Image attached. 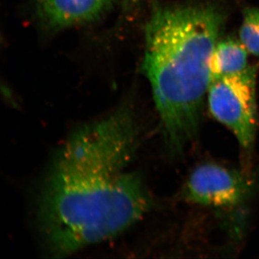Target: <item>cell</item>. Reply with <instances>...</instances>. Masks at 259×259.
Returning a JSON list of instances; mask_svg holds the SVG:
<instances>
[{"label":"cell","instance_id":"cell-1","mask_svg":"<svg viewBox=\"0 0 259 259\" xmlns=\"http://www.w3.org/2000/svg\"><path fill=\"white\" fill-rule=\"evenodd\" d=\"M133 104L70 135L44 179L37 225L47 251L72 254L113 238L153 207L144 181L130 168L140 143Z\"/></svg>","mask_w":259,"mask_h":259},{"label":"cell","instance_id":"cell-2","mask_svg":"<svg viewBox=\"0 0 259 259\" xmlns=\"http://www.w3.org/2000/svg\"><path fill=\"white\" fill-rule=\"evenodd\" d=\"M224 23L212 5L156 7L145 29L144 70L167 149L185 151L198 133L210 60Z\"/></svg>","mask_w":259,"mask_h":259},{"label":"cell","instance_id":"cell-3","mask_svg":"<svg viewBox=\"0 0 259 259\" xmlns=\"http://www.w3.org/2000/svg\"><path fill=\"white\" fill-rule=\"evenodd\" d=\"M256 66L211 80L207 100L209 111L231 131L244 151L253 148L258 125Z\"/></svg>","mask_w":259,"mask_h":259},{"label":"cell","instance_id":"cell-4","mask_svg":"<svg viewBox=\"0 0 259 259\" xmlns=\"http://www.w3.org/2000/svg\"><path fill=\"white\" fill-rule=\"evenodd\" d=\"M254 187L247 175L226 167L207 163L190 174L182 190L186 202L212 207H232L244 202Z\"/></svg>","mask_w":259,"mask_h":259},{"label":"cell","instance_id":"cell-5","mask_svg":"<svg viewBox=\"0 0 259 259\" xmlns=\"http://www.w3.org/2000/svg\"><path fill=\"white\" fill-rule=\"evenodd\" d=\"M112 0H37L35 15L40 26L49 31L91 23L104 15Z\"/></svg>","mask_w":259,"mask_h":259},{"label":"cell","instance_id":"cell-6","mask_svg":"<svg viewBox=\"0 0 259 259\" xmlns=\"http://www.w3.org/2000/svg\"><path fill=\"white\" fill-rule=\"evenodd\" d=\"M248 53L241 40L229 37L218 42L211 57V80L247 69Z\"/></svg>","mask_w":259,"mask_h":259},{"label":"cell","instance_id":"cell-7","mask_svg":"<svg viewBox=\"0 0 259 259\" xmlns=\"http://www.w3.org/2000/svg\"><path fill=\"white\" fill-rule=\"evenodd\" d=\"M240 40L250 54L259 56V8L243 10Z\"/></svg>","mask_w":259,"mask_h":259}]
</instances>
